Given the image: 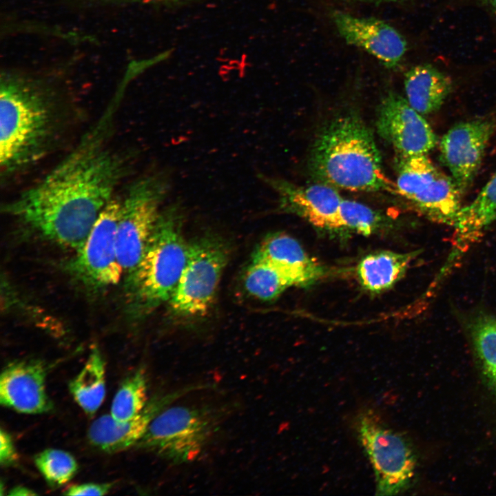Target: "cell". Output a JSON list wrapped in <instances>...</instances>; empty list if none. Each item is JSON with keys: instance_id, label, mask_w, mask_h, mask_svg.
I'll return each instance as SVG.
<instances>
[{"instance_id": "obj_22", "label": "cell", "mask_w": 496, "mask_h": 496, "mask_svg": "<svg viewBox=\"0 0 496 496\" xmlns=\"http://www.w3.org/2000/svg\"><path fill=\"white\" fill-rule=\"evenodd\" d=\"M469 331L483 372L496 391V318L480 313L471 320Z\"/></svg>"}, {"instance_id": "obj_13", "label": "cell", "mask_w": 496, "mask_h": 496, "mask_svg": "<svg viewBox=\"0 0 496 496\" xmlns=\"http://www.w3.org/2000/svg\"><path fill=\"white\" fill-rule=\"evenodd\" d=\"M330 16L347 44L363 49L387 68L400 65L407 42L394 27L377 18L357 17L338 10H332Z\"/></svg>"}, {"instance_id": "obj_20", "label": "cell", "mask_w": 496, "mask_h": 496, "mask_svg": "<svg viewBox=\"0 0 496 496\" xmlns=\"http://www.w3.org/2000/svg\"><path fill=\"white\" fill-rule=\"evenodd\" d=\"M419 254L417 250L406 253L381 251L368 254L357 267L360 283L370 292L384 291L402 278Z\"/></svg>"}, {"instance_id": "obj_32", "label": "cell", "mask_w": 496, "mask_h": 496, "mask_svg": "<svg viewBox=\"0 0 496 496\" xmlns=\"http://www.w3.org/2000/svg\"><path fill=\"white\" fill-rule=\"evenodd\" d=\"M347 2L351 3H382L389 2H396L402 0H344Z\"/></svg>"}, {"instance_id": "obj_4", "label": "cell", "mask_w": 496, "mask_h": 496, "mask_svg": "<svg viewBox=\"0 0 496 496\" xmlns=\"http://www.w3.org/2000/svg\"><path fill=\"white\" fill-rule=\"evenodd\" d=\"M176 205L163 209L146 249L125 278L127 313L141 319L169 302L185 267L189 249Z\"/></svg>"}, {"instance_id": "obj_7", "label": "cell", "mask_w": 496, "mask_h": 496, "mask_svg": "<svg viewBox=\"0 0 496 496\" xmlns=\"http://www.w3.org/2000/svg\"><path fill=\"white\" fill-rule=\"evenodd\" d=\"M353 427L374 471L376 494L393 495L409 485L415 468V457L406 438L369 409L360 412Z\"/></svg>"}, {"instance_id": "obj_21", "label": "cell", "mask_w": 496, "mask_h": 496, "mask_svg": "<svg viewBox=\"0 0 496 496\" xmlns=\"http://www.w3.org/2000/svg\"><path fill=\"white\" fill-rule=\"evenodd\" d=\"M69 388L86 414L92 415L96 412L105 395V362L98 348L92 349L84 366L70 382Z\"/></svg>"}, {"instance_id": "obj_26", "label": "cell", "mask_w": 496, "mask_h": 496, "mask_svg": "<svg viewBox=\"0 0 496 496\" xmlns=\"http://www.w3.org/2000/svg\"><path fill=\"white\" fill-rule=\"evenodd\" d=\"M35 464L48 484L60 486L68 482L77 471V463L69 453L48 448L34 457Z\"/></svg>"}, {"instance_id": "obj_17", "label": "cell", "mask_w": 496, "mask_h": 496, "mask_svg": "<svg viewBox=\"0 0 496 496\" xmlns=\"http://www.w3.org/2000/svg\"><path fill=\"white\" fill-rule=\"evenodd\" d=\"M252 258L263 260L281 273L291 286H307L324 275V269L287 234H270L260 243Z\"/></svg>"}, {"instance_id": "obj_3", "label": "cell", "mask_w": 496, "mask_h": 496, "mask_svg": "<svg viewBox=\"0 0 496 496\" xmlns=\"http://www.w3.org/2000/svg\"><path fill=\"white\" fill-rule=\"evenodd\" d=\"M310 168L318 182L336 189L395 193L372 133L353 114L339 116L322 129L311 151Z\"/></svg>"}, {"instance_id": "obj_25", "label": "cell", "mask_w": 496, "mask_h": 496, "mask_svg": "<svg viewBox=\"0 0 496 496\" xmlns=\"http://www.w3.org/2000/svg\"><path fill=\"white\" fill-rule=\"evenodd\" d=\"M339 218L342 228L358 234L369 236L379 231L386 220L377 211L361 203L342 198Z\"/></svg>"}, {"instance_id": "obj_14", "label": "cell", "mask_w": 496, "mask_h": 496, "mask_svg": "<svg viewBox=\"0 0 496 496\" xmlns=\"http://www.w3.org/2000/svg\"><path fill=\"white\" fill-rule=\"evenodd\" d=\"M258 176L278 193L282 211L302 217L318 228L341 229L339 209L342 198L336 188L320 182L298 185L262 174Z\"/></svg>"}, {"instance_id": "obj_24", "label": "cell", "mask_w": 496, "mask_h": 496, "mask_svg": "<svg viewBox=\"0 0 496 496\" xmlns=\"http://www.w3.org/2000/svg\"><path fill=\"white\" fill-rule=\"evenodd\" d=\"M147 379L143 369L129 376L117 391L111 406V416L118 422L139 414L147 403Z\"/></svg>"}, {"instance_id": "obj_31", "label": "cell", "mask_w": 496, "mask_h": 496, "mask_svg": "<svg viewBox=\"0 0 496 496\" xmlns=\"http://www.w3.org/2000/svg\"><path fill=\"white\" fill-rule=\"evenodd\" d=\"M104 1H110V2H114V3H136H136H139V2H143V3H145V2H147V3L164 2L165 3V2L166 3V2H174V1H179V0H104Z\"/></svg>"}, {"instance_id": "obj_29", "label": "cell", "mask_w": 496, "mask_h": 496, "mask_svg": "<svg viewBox=\"0 0 496 496\" xmlns=\"http://www.w3.org/2000/svg\"><path fill=\"white\" fill-rule=\"evenodd\" d=\"M8 495H17V496H21V495H37L34 491H32L30 489H28L23 486H17L10 490Z\"/></svg>"}, {"instance_id": "obj_27", "label": "cell", "mask_w": 496, "mask_h": 496, "mask_svg": "<svg viewBox=\"0 0 496 496\" xmlns=\"http://www.w3.org/2000/svg\"><path fill=\"white\" fill-rule=\"evenodd\" d=\"M112 484L110 483H85L75 484L68 487L65 495H104L107 494Z\"/></svg>"}, {"instance_id": "obj_19", "label": "cell", "mask_w": 496, "mask_h": 496, "mask_svg": "<svg viewBox=\"0 0 496 496\" xmlns=\"http://www.w3.org/2000/svg\"><path fill=\"white\" fill-rule=\"evenodd\" d=\"M404 85L406 101L422 115L438 110L453 88L451 79L429 63L412 67Z\"/></svg>"}, {"instance_id": "obj_18", "label": "cell", "mask_w": 496, "mask_h": 496, "mask_svg": "<svg viewBox=\"0 0 496 496\" xmlns=\"http://www.w3.org/2000/svg\"><path fill=\"white\" fill-rule=\"evenodd\" d=\"M496 220V170L468 205L462 206L453 224L455 231L446 263L451 269Z\"/></svg>"}, {"instance_id": "obj_2", "label": "cell", "mask_w": 496, "mask_h": 496, "mask_svg": "<svg viewBox=\"0 0 496 496\" xmlns=\"http://www.w3.org/2000/svg\"><path fill=\"white\" fill-rule=\"evenodd\" d=\"M52 87L43 79L17 71L1 72L0 167L8 176L32 165L55 138L58 112Z\"/></svg>"}, {"instance_id": "obj_11", "label": "cell", "mask_w": 496, "mask_h": 496, "mask_svg": "<svg viewBox=\"0 0 496 496\" xmlns=\"http://www.w3.org/2000/svg\"><path fill=\"white\" fill-rule=\"evenodd\" d=\"M495 129L494 121L479 118L459 123L442 136V161L462 194L473 183Z\"/></svg>"}, {"instance_id": "obj_30", "label": "cell", "mask_w": 496, "mask_h": 496, "mask_svg": "<svg viewBox=\"0 0 496 496\" xmlns=\"http://www.w3.org/2000/svg\"><path fill=\"white\" fill-rule=\"evenodd\" d=\"M481 6H484L496 17V0H476Z\"/></svg>"}, {"instance_id": "obj_6", "label": "cell", "mask_w": 496, "mask_h": 496, "mask_svg": "<svg viewBox=\"0 0 496 496\" xmlns=\"http://www.w3.org/2000/svg\"><path fill=\"white\" fill-rule=\"evenodd\" d=\"M169 189V179L165 173H153L133 182L121 198L116 249L125 276L141 260Z\"/></svg>"}, {"instance_id": "obj_12", "label": "cell", "mask_w": 496, "mask_h": 496, "mask_svg": "<svg viewBox=\"0 0 496 496\" xmlns=\"http://www.w3.org/2000/svg\"><path fill=\"white\" fill-rule=\"evenodd\" d=\"M376 125L379 134L399 156L427 154L437 143L436 135L422 115L393 92L382 100Z\"/></svg>"}, {"instance_id": "obj_8", "label": "cell", "mask_w": 496, "mask_h": 496, "mask_svg": "<svg viewBox=\"0 0 496 496\" xmlns=\"http://www.w3.org/2000/svg\"><path fill=\"white\" fill-rule=\"evenodd\" d=\"M395 193L429 219L453 225L462 207V194L427 154L399 156Z\"/></svg>"}, {"instance_id": "obj_16", "label": "cell", "mask_w": 496, "mask_h": 496, "mask_svg": "<svg viewBox=\"0 0 496 496\" xmlns=\"http://www.w3.org/2000/svg\"><path fill=\"white\" fill-rule=\"evenodd\" d=\"M45 369L38 360H20L8 364L0 377V402L26 414L45 413L52 404L45 390Z\"/></svg>"}, {"instance_id": "obj_28", "label": "cell", "mask_w": 496, "mask_h": 496, "mask_svg": "<svg viewBox=\"0 0 496 496\" xmlns=\"http://www.w3.org/2000/svg\"><path fill=\"white\" fill-rule=\"evenodd\" d=\"M17 458L10 435L3 429L0 431V462L2 465H9Z\"/></svg>"}, {"instance_id": "obj_10", "label": "cell", "mask_w": 496, "mask_h": 496, "mask_svg": "<svg viewBox=\"0 0 496 496\" xmlns=\"http://www.w3.org/2000/svg\"><path fill=\"white\" fill-rule=\"evenodd\" d=\"M121 199L103 208L85 242L67 262L66 269L85 288L100 291L116 285L124 274L117 256L116 231Z\"/></svg>"}, {"instance_id": "obj_9", "label": "cell", "mask_w": 496, "mask_h": 496, "mask_svg": "<svg viewBox=\"0 0 496 496\" xmlns=\"http://www.w3.org/2000/svg\"><path fill=\"white\" fill-rule=\"evenodd\" d=\"M226 242L205 236L189 243L187 261L177 287L168 302L172 311L185 318L208 312L229 259Z\"/></svg>"}, {"instance_id": "obj_15", "label": "cell", "mask_w": 496, "mask_h": 496, "mask_svg": "<svg viewBox=\"0 0 496 496\" xmlns=\"http://www.w3.org/2000/svg\"><path fill=\"white\" fill-rule=\"evenodd\" d=\"M192 389L194 387L154 397L139 414L127 421H116L111 415L101 416L89 428L90 442L109 453H118L136 446L152 420L172 402Z\"/></svg>"}, {"instance_id": "obj_23", "label": "cell", "mask_w": 496, "mask_h": 496, "mask_svg": "<svg viewBox=\"0 0 496 496\" xmlns=\"http://www.w3.org/2000/svg\"><path fill=\"white\" fill-rule=\"evenodd\" d=\"M291 285L276 269L267 262L252 258L244 276L245 290L264 301L276 299Z\"/></svg>"}, {"instance_id": "obj_5", "label": "cell", "mask_w": 496, "mask_h": 496, "mask_svg": "<svg viewBox=\"0 0 496 496\" xmlns=\"http://www.w3.org/2000/svg\"><path fill=\"white\" fill-rule=\"evenodd\" d=\"M227 408L211 405L167 406L151 422L136 446L174 464L196 459L218 430Z\"/></svg>"}, {"instance_id": "obj_1", "label": "cell", "mask_w": 496, "mask_h": 496, "mask_svg": "<svg viewBox=\"0 0 496 496\" xmlns=\"http://www.w3.org/2000/svg\"><path fill=\"white\" fill-rule=\"evenodd\" d=\"M120 100L39 182L6 205V214L39 236L74 251L128 172L126 157L109 145Z\"/></svg>"}]
</instances>
